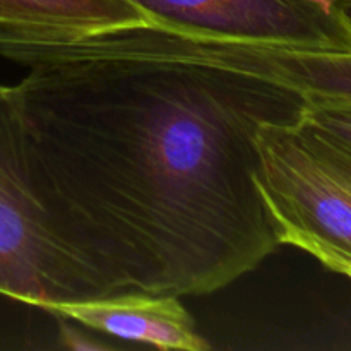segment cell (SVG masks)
I'll return each mask as SVG.
<instances>
[{
	"label": "cell",
	"instance_id": "6da1fadb",
	"mask_svg": "<svg viewBox=\"0 0 351 351\" xmlns=\"http://www.w3.org/2000/svg\"><path fill=\"white\" fill-rule=\"evenodd\" d=\"M16 84L34 195L108 295H208L280 247L257 132L305 98L247 72L153 58L27 65Z\"/></svg>",
	"mask_w": 351,
	"mask_h": 351
},
{
	"label": "cell",
	"instance_id": "7a4b0ae2",
	"mask_svg": "<svg viewBox=\"0 0 351 351\" xmlns=\"http://www.w3.org/2000/svg\"><path fill=\"white\" fill-rule=\"evenodd\" d=\"M261 191L280 245H293L351 278V151L300 117L257 132Z\"/></svg>",
	"mask_w": 351,
	"mask_h": 351
},
{
	"label": "cell",
	"instance_id": "3957f363",
	"mask_svg": "<svg viewBox=\"0 0 351 351\" xmlns=\"http://www.w3.org/2000/svg\"><path fill=\"white\" fill-rule=\"evenodd\" d=\"M0 295L45 311L110 297L50 232L34 195L16 86L0 84Z\"/></svg>",
	"mask_w": 351,
	"mask_h": 351
},
{
	"label": "cell",
	"instance_id": "277c9868",
	"mask_svg": "<svg viewBox=\"0 0 351 351\" xmlns=\"http://www.w3.org/2000/svg\"><path fill=\"white\" fill-rule=\"evenodd\" d=\"M147 23L308 51H351L345 0H129Z\"/></svg>",
	"mask_w": 351,
	"mask_h": 351
},
{
	"label": "cell",
	"instance_id": "5b68a950",
	"mask_svg": "<svg viewBox=\"0 0 351 351\" xmlns=\"http://www.w3.org/2000/svg\"><path fill=\"white\" fill-rule=\"evenodd\" d=\"M144 53L158 60L247 72L297 91L305 99L351 101V51H308L154 26L144 34Z\"/></svg>",
	"mask_w": 351,
	"mask_h": 351
},
{
	"label": "cell",
	"instance_id": "8992f818",
	"mask_svg": "<svg viewBox=\"0 0 351 351\" xmlns=\"http://www.w3.org/2000/svg\"><path fill=\"white\" fill-rule=\"evenodd\" d=\"M45 311L105 335L160 350H209L208 341L195 329L192 315L185 311L178 297L170 295L132 291L55 304Z\"/></svg>",
	"mask_w": 351,
	"mask_h": 351
},
{
	"label": "cell",
	"instance_id": "52a82bcc",
	"mask_svg": "<svg viewBox=\"0 0 351 351\" xmlns=\"http://www.w3.org/2000/svg\"><path fill=\"white\" fill-rule=\"evenodd\" d=\"M146 21L129 0H0V41L34 31L95 33Z\"/></svg>",
	"mask_w": 351,
	"mask_h": 351
},
{
	"label": "cell",
	"instance_id": "ba28073f",
	"mask_svg": "<svg viewBox=\"0 0 351 351\" xmlns=\"http://www.w3.org/2000/svg\"><path fill=\"white\" fill-rule=\"evenodd\" d=\"M302 120L351 151V101L305 99Z\"/></svg>",
	"mask_w": 351,
	"mask_h": 351
},
{
	"label": "cell",
	"instance_id": "9c48e42d",
	"mask_svg": "<svg viewBox=\"0 0 351 351\" xmlns=\"http://www.w3.org/2000/svg\"><path fill=\"white\" fill-rule=\"evenodd\" d=\"M345 3H346V10H348V16L351 19V0H345Z\"/></svg>",
	"mask_w": 351,
	"mask_h": 351
}]
</instances>
